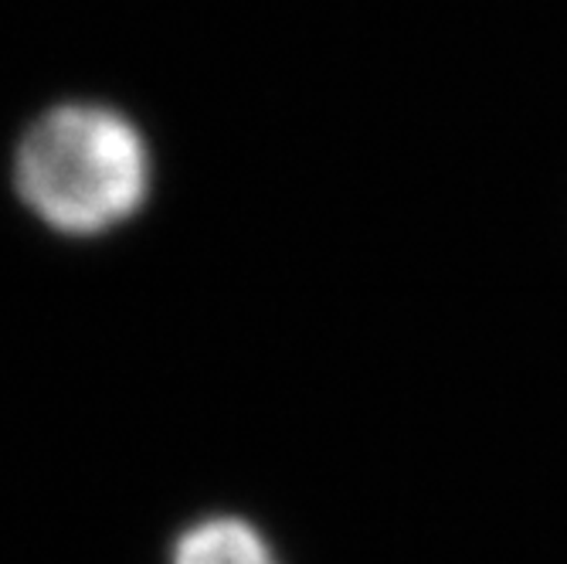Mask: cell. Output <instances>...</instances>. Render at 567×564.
Returning <instances> with one entry per match:
<instances>
[{
  "instance_id": "2",
  "label": "cell",
  "mask_w": 567,
  "mask_h": 564,
  "mask_svg": "<svg viewBox=\"0 0 567 564\" xmlns=\"http://www.w3.org/2000/svg\"><path fill=\"white\" fill-rule=\"evenodd\" d=\"M171 564H279L269 541L238 517H212L187 527Z\"/></svg>"
},
{
  "instance_id": "1",
  "label": "cell",
  "mask_w": 567,
  "mask_h": 564,
  "mask_svg": "<svg viewBox=\"0 0 567 564\" xmlns=\"http://www.w3.org/2000/svg\"><path fill=\"white\" fill-rule=\"evenodd\" d=\"M18 191L44 225L99 235L146 201L150 153L126 116L72 102L28 130L18 150Z\"/></svg>"
}]
</instances>
